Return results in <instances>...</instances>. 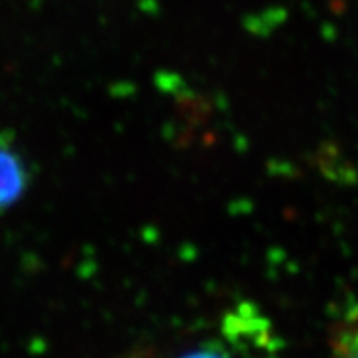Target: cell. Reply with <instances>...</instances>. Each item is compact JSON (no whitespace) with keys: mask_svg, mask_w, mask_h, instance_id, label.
Returning a JSON list of instances; mask_svg holds the SVG:
<instances>
[{"mask_svg":"<svg viewBox=\"0 0 358 358\" xmlns=\"http://www.w3.org/2000/svg\"><path fill=\"white\" fill-rule=\"evenodd\" d=\"M32 185V169L22 153L15 134L0 131V214L7 213Z\"/></svg>","mask_w":358,"mask_h":358,"instance_id":"cell-2","label":"cell"},{"mask_svg":"<svg viewBox=\"0 0 358 358\" xmlns=\"http://www.w3.org/2000/svg\"><path fill=\"white\" fill-rule=\"evenodd\" d=\"M345 327L353 334V337H355V338L358 340V317H357V319L353 320V322H350V324L345 325Z\"/></svg>","mask_w":358,"mask_h":358,"instance_id":"cell-4","label":"cell"},{"mask_svg":"<svg viewBox=\"0 0 358 358\" xmlns=\"http://www.w3.org/2000/svg\"><path fill=\"white\" fill-rule=\"evenodd\" d=\"M335 358H358V340L353 337V334L347 327L337 335L334 345Z\"/></svg>","mask_w":358,"mask_h":358,"instance_id":"cell-3","label":"cell"},{"mask_svg":"<svg viewBox=\"0 0 358 358\" xmlns=\"http://www.w3.org/2000/svg\"><path fill=\"white\" fill-rule=\"evenodd\" d=\"M174 358H279L268 322L252 306L229 312L219 335L206 338Z\"/></svg>","mask_w":358,"mask_h":358,"instance_id":"cell-1","label":"cell"}]
</instances>
